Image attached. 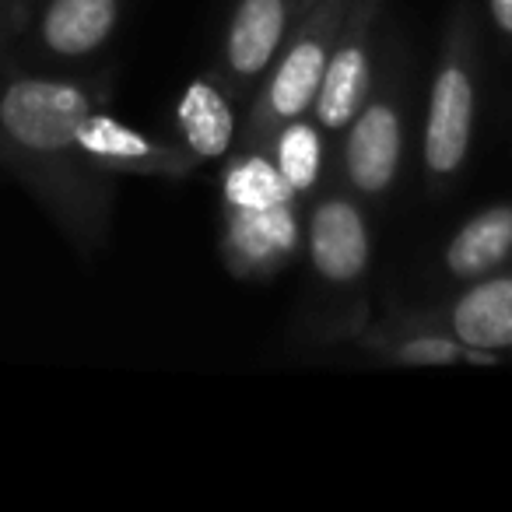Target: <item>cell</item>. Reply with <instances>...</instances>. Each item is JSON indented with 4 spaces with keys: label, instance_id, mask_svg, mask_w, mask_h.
Wrapping results in <instances>:
<instances>
[{
    "label": "cell",
    "instance_id": "cell-12",
    "mask_svg": "<svg viewBox=\"0 0 512 512\" xmlns=\"http://www.w3.org/2000/svg\"><path fill=\"white\" fill-rule=\"evenodd\" d=\"M358 344L372 358L386 365H404V369H446V365H498L502 355L477 351L460 344L453 334L435 327L432 320L414 309V313H393L386 320L372 323L358 334Z\"/></svg>",
    "mask_w": 512,
    "mask_h": 512
},
{
    "label": "cell",
    "instance_id": "cell-2",
    "mask_svg": "<svg viewBox=\"0 0 512 512\" xmlns=\"http://www.w3.org/2000/svg\"><path fill=\"white\" fill-rule=\"evenodd\" d=\"M477 92H481L477 22L467 0H460L442 32L439 57L428 81L425 127H421V165L435 190L456 183L467 165L477 127Z\"/></svg>",
    "mask_w": 512,
    "mask_h": 512
},
{
    "label": "cell",
    "instance_id": "cell-4",
    "mask_svg": "<svg viewBox=\"0 0 512 512\" xmlns=\"http://www.w3.org/2000/svg\"><path fill=\"white\" fill-rule=\"evenodd\" d=\"M407 137V74L386 43L376 88L341 134L337 176L362 200H383L400 179Z\"/></svg>",
    "mask_w": 512,
    "mask_h": 512
},
{
    "label": "cell",
    "instance_id": "cell-8",
    "mask_svg": "<svg viewBox=\"0 0 512 512\" xmlns=\"http://www.w3.org/2000/svg\"><path fill=\"white\" fill-rule=\"evenodd\" d=\"M85 158L106 176H151V179H190L200 162L176 141V137H158L151 130L130 127L127 120L109 109V102L85 109L74 127Z\"/></svg>",
    "mask_w": 512,
    "mask_h": 512
},
{
    "label": "cell",
    "instance_id": "cell-10",
    "mask_svg": "<svg viewBox=\"0 0 512 512\" xmlns=\"http://www.w3.org/2000/svg\"><path fill=\"white\" fill-rule=\"evenodd\" d=\"M302 246L299 200L271 207H221V264L239 281L274 278Z\"/></svg>",
    "mask_w": 512,
    "mask_h": 512
},
{
    "label": "cell",
    "instance_id": "cell-6",
    "mask_svg": "<svg viewBox=\"0 0 512 512\" xmlns=\"http://www.w3.org/2000/svg\"><path fill=\"white\" fill-rule=\"evenodd\" d=\"M383 8L386 0H351V11L330 53L327 74H323L320 95L309 113L327 137H341L376 88L379 64L386 53Z\"/></svg>",
    "mask_w": 512,
    "mask_h": 512
},
{
    "label": "cell",
    "instance_id": "cell-7",
    "mask_svg": "<svg viewBox=\"0 0 512 512\" xmlns=\"http://www.w3.org/2000/svg\"><path fill=\"white\" fill-rule=\"evenodd\" d=\"M309 271L330 292H351L372 271V221L365 200L344 183L316 193L302 221Z\"/></svg>",
    "mask_w": 512,
    "mask_h": 512
},
{
    "label": "cell",
    "instance_id": "cell-13",
    "mask_svg": "<svg viewBox=\"0 0 512 512\" xmlns=\"http://www.w3.org/2000/svg\"><path fill=\"white\" fill-rule=\"evenodd\" d=\"M172 127L176 141L204 162L228 158L235 148V130H239V99L218 74H200L183 88L176 109H172Z\"/></svg>",
    "mask_w": 512,
    "mask_h": 512
},
{
    "label": "cell",
    "instance_id": "cell-3",
    "mask_svg": "<svg viewBox=\"0 0 512 512\" xmlns=\"http://www.w3.org/2000/svg\"><path fill=\"white\" fill-rule=\"evenodd\" d=\"M348 11L351 0H320L309 11H302L285 50L278 53L274 67L249 99L242 144H267L278 127L313 113V102L320 95L323 74H327L330 53H334Z\"/></svg>",
    "mask_w": 512,
    "mask_h": 512
},
{
    "label": "cell",
    "instance_id": "cell-9",
    "mask_svg": "<svg viewBox=\"0 0 512 512\" xmlns=\"http://www.w3.org/2000/svg\"><path fill=\"white\" fill-rule=\"evenodd\" d=\"M299 22L295 0H235L221 29L211 71L239 102L253 99Z\"/></svg>",
    "mask_w": 512,
    "mask_h": 512
},
{
    "label": "cell",
    "instance_id": "cell-5",
    "mask_svg": "<svg viewBox=\"0 0 512 512\" xmlns=\"http://www.w3.org/2000/svg\"><path fill=\"white\" fill-rule=\"evenodd\" d=\"M127 0H36L4 64L29 71H92L113 46Z\"/></svg>",
    "mask_w": 512,
    "mask_h": 512
},
{
    "label": "cell",
    "instance_id": "cell-18",
    "mask_svg": "<svg viewBox=\"0 0 512 512\" xmlns=\"http://www.w3.org/2000/svg\"><path fill=\"white\" fill-rule=\"evenodd\" d=\"M295 4H299V15H302V11H309L313 4H320V0H295Z\"/></svg>",
    "mask_w": 512,
    "mask_h": 512
},
{
    "label": "cell",
    "instance_id": "cell-16",
    "mask_svg": "<svg viewBox=\"0 0 512 512\" xmlns=\"http://www.w3.org/2000/svg\"><path fill=\"white\" fill-rule=\"evenodd\" d=\"M32 4H36V0H0V60L8 57L11 43L18 39L25 18H29Z\"/></svg>",
    "mask_w": 512,
    "mask_h": 512
},
{
    "label": "cell",
    "instance_id": "cell-15",
    "mask_svg": "<svg viewBox=\"0 0 512 512\" xmlns=\"http://www.w3.org/2000/svg\"><path fill=\"white\" fill-rule=\"evenodd\" d=\"M267 148H271L281 176H285V183L292 186L299 200L320 186L323 162H327V134L309 113L274 130Z\"/></svg>",
    "mask_w": 512,
    "mask_h": 512
},
{
    "label": "cell",
    "instance_id": "cell-1",
    "mask_svg": "<svg viewBox=\"0 0 512 512\" xmlns=\"http://www.w3.org/2000/svg\"><path fill=\"white\" fill-rule=\"evenodd\" d=\"M116 71H29L0 60V148L4 169L36 197L81 260L109 239L116 179L81 151L74 127L81 113L113 102Z\"/></svg>",
    "mask_w": 512,
    "mask_h": 512
},
{
    "label": "cell",
    "instance_id": "cell-14",
    "mask_svg": "<svg viewBox=\"0 0 512 512\" xmlns=\"http://www.w3.org/2000/svg\"><path fill=\"white\" fill-rule=\"evenodd\" d=\"M512 264V200L470 214L442 246L439 267L449 281L470 285Z\"/></svg>",
    "mask_w": 512,
    "mask_h": 512
},
{
    "label": "cell",
    "instance_id": "cell-11",
    "mask_svg": "<svg viewBox=\"0 0 512 512\" xmlns=\"http://www.w3.org/2000/svg\"><path fill=\"white\" fill-rule=\"evenodd\" d=\"M418 313L467 348L505 358L512 351V271L502 267L488 278L470 281L453 299Z\"/></svg>",
    "mask_w": 512,
    "mask_h": 512
},
{
    "label": "cell",
    "instance_id": "cell-17",
    "mask_svg": "<svg viewBox=\"0 0 512 512\" xmlns=\"http://www.w3.org/2000/svg\"><path fill=\"white\" fill-rule=\"evenodd\" d=\"M484 4H488V22L498 39L512 43V0H484Z\"/></svg>",
    "mask_w": 512,
    "mask_h": 512
},
{
    "label": "cell",
    "instance_id": "cell-19",
    "mask_svg": "<svg viewBox=\"0 0 512 512\" xmlns=\"http://www.w3.org/2000/svg\"><path fill=\"white\" fill-rule=\"evenodd\" d=\"M0 169H4V148H0Z\"/></svg>",
    "mask_w": 512,
    "mask_h": 512
}]
</instances>
